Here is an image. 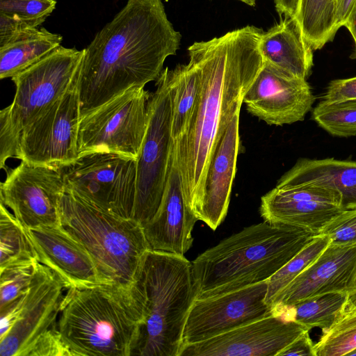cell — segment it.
Masks as SVG:
<instances>
[{"mask_svg": "<svg viewBox=\"0 0 356 356\" xmlns=\"http://www.w3.org/2000/svg\"><path fill=\"white\" fill-rule=\"evenodd\" d=\"M36 29L26 22L0 13V47Z\"/></svg>", "mask_w": 356, "mask_h": 356, "instance_id": "8d00e7d4", "label": "cell"}, {"mask_svg": "<svg viewBox=\"0 0 356 356\" xmlns=\"http://www.w3.org/2000/svg\"><path fill=\"white\" fill-rule=\"evenodd\" d=\"M172 92V136L178 140L187 129L200 88V74L190 62L170 70Z\"/></svg>", "mask_w": 356, "mask_h": 356, "instance_id": "484cf974", "label": "cell"}, {"mask_svg": "<svg viewBox=\"0 0 356 356\" xmlns=\"http://www.w3.org/2000/svg\"><path fill=\"white\" fill-rule=\"evenodd\" d=\"M343 210L341 195L332 189L280 181L261 197L259 207L264 222L302 228L315 235Z\"/></svg>", "mask_w": 356, "mask_h": 356, "instance_id": "9a60e30c", "label": "cell"}, {"mask_svg": "<svg viewBox=\"0 0 356 356\" xmlns=\"http://www.w3.org/2000/svg\"><path fill=\"white\" fill-rule=\"evenodd\" d=\"M38 261L27 229L0 203V269Z\"/></svg>", "mask_w": 356, "mask_h": 356, "instance_id": "83f0119b", "label": "cell"}, {"mask_svg": "<svg viewBox=\"0 0 356 356\" xmlns=\"http://www.w3.org/2000/svg\"><path fill=\"white\" fill-rule=\"evenodd\" d=\"M356 349V309L347 304L314 344L315 356H342Z\"/></svg>", "mask_w": 356, "mask_h": 356, "instance_id": "f1b7e54d", "label": "cell"}, {"mask_svg": "<svg viewBox=\"0 0 356 356\" xmlns=\"http://www.w3.org/2000/svg\"><path fill=\"white\" fill-rule=\"evenodd\" d=\"M62 35L36 29L0 47V78H13L61 46Z\"/></svg>", "mask_w": 356, "mask_h": 356, "instance_id": "cb8c5ba5", "label": "cell"}, {"mask_svg": "<svg viewBox=\"0 0 356 356\" xmlns=\"http://www.w3.org/2000/svg\"><path fill=\"white\" fill-rule=\"evenodd\" d=\"M197 220L185 201L180 175L172 157L160 208L143 227L151 250L184 256L193 245L192 232Z\"/></svg>", "mask_w": 356, "mask_h": 356, "instance_id": "ffe728a7", "label": "cell"}, {"mask_svg": "<svg viewBox=\"0 0 356 356\" xmlns=\"http://www.w3.org/2000/svg\"><path fill=\"white\" fill-rule=\"evenodd\" d=\"M339 0H299L295 20L304 40L313 50L321 49L337 31Z\"/></svg>", "mask_w": 356, "mask_h": 356, "instance_id": "d4e9b609", "label": "cell"}, {"mask_svg": "<svg viewBox=\"0 0 356 356\" xmlns=\"http://www.w3.org/2000/svg\"><path fill=\"white\" fill-rule=\"evenodd\" d=\"M347 305L354 309H356V290L349 294Z\"/></svg>", "mask_w": 356, "mask_h": 356, "instance_id": "b9f144b4", "label": "cell"}, {"mask_svg": "<svg viewBox=\"0 0 356 356\" xmlns=\"http://www.w3.org/2000/svg\"><path fill=\"white\" fill-rule=\"evenodd\" d=\"M307 330L273 314L207 340L184 345L179 356H277Z\"/></svg>", "mask_w": 356, "mask_h": 356, "instance_id": "2e32d148", "label": "cell"}, {"mask_svg": "<svg viewBox=\"0 0 356 356\" xmlns=\"http://www.w3.org/2000/svg\"><path fill=\"white\" fill-rule=\"evenodd\" d=\"M349 293H328L301 300L273 314H280L309 330L318 327L327 330L346 307Z\"/></svg>", "mask_w": 356, "mask_h": 356, "instance_id": "4316f807", "label": "cell"}, {"mask_svg": "<svg viewBox=\"0 0 356 356\" xmlns=\"http://www.w3.org/2000/svg\"><path fill=\"white\" fill-rule=\"evenodd\" d=\"M152 93L133 87L79 120V155L105 151L138 159L147 131Z\"/></svg>", "mask_w": 356, "mask_h": 356, "instance_id": "30bf717a", "label": "cell"}, {"mask_svg": "<svg viewBox=\"0 0 356 356\" xmlns=\"http://www.w3.org/2000/svg\"><path fill=\"white\" fill-rule=\"evenodd\" d=\"M343 26L348 29L353 38L355 45V54L353 55V58H356V4L355 5L346 22L344 23Z\"/></svg>", "mask_w": 356, "mask_h": 356, "instance_id": "60d3db41", "label": "cell"}, {"mask_svg": "<svg viewBox=\"0 0 356 356\" xmlns=\"http://www.w3.org/2000/svg\"><path fill=\"white\" fill-rule=\"evenodd\" d=\"M181 40L162 0H127L84 49L77 81L80 118L131 88L156 81Z\"/></svg>", "mask_w": 356, "mask_h": 356, "instance_id": "7a4b0ae2", "label": "cell"}, {"mask_svg": "<svg viewBox=\"0 0 356 356\" xmlns=\"http://www.w3.org/2000/svg\"><path fill=\"white\" fill-rule=\"evenodd\" d=\"M330 243L327 236H315L312 241L268 280L266 302L272 307L279 293L312 264Z\"/></svg>", "mask_w": 356, "mask_h": 356, "instance_id": "f546056e", "label": "cell"}, {"mask_svg": "<svg viewBox=\"0 0 356 356\" xmlns=\"http://www.w3.org/2000/svg\"><path fill=\"white\" fill-rule=\"evenodd\" d=\"M356 0H339L337 11V27L339 29L352 12Z\"/></svg>", "mask_w": 356, "mask_h": 356, "instance_id": "ab89813d", "label": "cell"}, {"mask_svg": "<svg viewBox=\"0 0 356 356\" xmlns=\"http://www.w3.org/2000/svg\"><path fill=\"white\" fill-rule=\"evenodd\" d=\"M143 313L137 280L131 286L104 284L69 289L57 327L72 356H130Z\"/></svg>", "mask_w": 356, "mask_h": 356, "instance_id": "277c9868", "label": "cell"}, {"mask_svg": "<svg viewBox=\"0 0 356 356\" xmlns=\"http://www.w3.org/2000/svg\"><path fill=\"white\" fill-rule=\"evenodd\" d=\"M77 81L22 130L15 158L56 169L77 159L80 120Z\"/></svg>", "mask_w": 356, "mask_h": 356, "instance_id": "8fae6325", "label": "cell"}, {"mask_svg": "<svg viewBox=\"0 0 356 356\" xmlns=\"http://www.w3.org/2000/svg\"><path fill=\"white\" fill-rule=\"evenodd\" d=\"M27 356H72V355L63 342L56 325L38 339Z\"/></svg>", "mask_w": 356, "mask_h": 356, "instance_id": "e575fe53", "label": "cell"}, {"mask_svg": "<svg viewBox=\"0 0 356 356\" xmlns=\"http://www.w3.org/2000/svg\"><path fill=\"white\" fill-rule=\"evenodd\" d=\"M59 209L62 225L87 249L106 281L133 286L151 250L143 227L67 191Z\"/></svg>", "mask_w": 356, "mask_h": 356, "instance_id": "8992f818", "label": "cell"}, {"mask_svg": "<svg viewBox=\"0 0 356 356\" xmlns=\"http://www.w3.org/2000/svg\"><path fill=\"white\" fill-rule=\"evenodd\" d=\"M312 119L332 136H356V99L334 103L320 101L312 111Z\"/></svg>", "mask_w": 356, "mask_h": 356, "instance_id": "4dcf8cb0", "label": "cell"}, {"mask_svg": "<svg viewBox=\"0 0 356 356\" xmlns=\"http://www.w3.org/2000/svg\"><path fill=\"white\" fill-rule=\"evenodd\" d=\"M259 50L264 61L296 77L307 80L311 74L314 50L293 18L284 17L264 32Z\"/></svg>", "mask_w": 356, "mask_h": 356, "instance_id": "603a6c76", "label": "cell"}, {"mask_svg": "<svg viewBox=\"0 0 356 356\" xmlns=\"http://www.w3.org/2000/svg\"><path fill=\"white\" fill-rule=\"evenodd\" d=\"M353 99H356V76L330 81L321 101L334 103Z\"/></svg>", "mask_w": 356, "mask_h": 356, "instance_id": "d590c367", "label": "cell"}, {"mask_svg": "<svg viewBox=\"0 0 356 356\" xmlns=\"http://www.w3.org/2000/svg\"><path fill=\"white\" fill-rule=\"evenodd\" d=\"M262 29L246 26L188 48L200 78L198 98L185 133L173 140L185 201L195 216L217 143L264 65Z\"/></svg>", "mask_w": 356, "mask_h": 356, "instance_id": "6da1fadb", "label": "cell"}, {"mask_svg": "<svg viewBox=\"0 0 356 356\" xmlns=\"http://www.w3.org/2000/svg\"><path fill=\"white\" fill-rule=\"evenodd\" d=\"M239 113L228 124L211 156L202 200L195 214L212 230L227 216L239 149Z\"/></svg>", "mask_w": 356, "mask_h": 356, "instance_id": "44dd1931", "label": "cell"}, {"mask_svg": "<svg viewBox=\"0 0 356 356\" xmlns=\"http://www.w3.org/2000/svg\"><path fill=\"white\" fill-rule=\"evenodd\" d=\"M314 99L306 79L264 60L243 103L250 114L268 124L282 126L303 120Z\"/></svg>", "mask_w": 356, "mask_h": 356, "instance_id": "e0dca14e", "label": "cell"}, {"mask_svg": "<svg viewBox=\"0 0 356 356\" xmlns=\"http://www.w3.org/2000/svg\"><path fill=\"white\" fill-rule=\"evenodd\" d=\"M278 181L332 189L341 195L343 210L356 209V161L302 158Z\"/></svg>", "mask_w": 356, "mask_h": 356, "instance_id": "7402d4cb", "label": "cell"}, {"mask_svg": "<svg viewBox=\"0 0 356 356\" xmlns=\"http://www.w3.org/2000/svg\"><path fill=\"white\" fill-rule=\"evenodd\" d=\"M56 0H0V13L38 28L56 8Z\"/></svg>", "mask_w": 356, "mask_h": 356, "instance_id": "d6a6232c", "label": "cell"}, {"mask_svg": "<svg viewBox=\"0 0 356 356\" xmlns=\"http://www.w3.org/2000/svg\"><path fill=\"white\" fill-rule=\"evenodd\" d=\"M38 262L15 264L0 269V309L27 291Z\"/></svg>", "mask_w": 356, "mask_h": 356, "instance_id": "1f68e13d", "label": "cell"}, {"mask_svg": "<svg viewBox=\"0 0 356 356\" xmlns=\"http://www.w3.org/2000/svg\"><path fill=\"white\" fill-rule=\"evenodd\" d=\"M277 13L286 18L295 19L299 0H274Z\"/></svg>", "mask_w": 356, "mask_h": 356, "instance_id": "f35d334b", "label": "cell"}, {"mask_svg": "<svg viewBox=\"0 0 356 356\" xmlns=\"http://www.w3.org/2000/svg\"><path fill=\"white\" fill-rule=\"evenodd\" d=\"M315 236L302 228L264 221L245 227L191 262L196 299L269 280Z\"/></svg>", "mask_w": 356, "mask_h": 356, "instance_id": "3957f363", "label": "cell"}, {"mask_svg": "<svg viewBox=\"0 0 356 356\" xmlns=\"http://www.w3.org/2000/svg\"><path fill=\"white\" fill-rule=\"evenodd\" d=\"M137 282L144 313L131 355L179 356L185 323L197 298L191 262L184 256L150 250Z\"/></svg>", "mask_w": 356, "mask_h": 356, "instance_id": "5b68a950", "label": "cell"}, {"mask_svg": "<svg viewBox=\"0 0 356 356\" xmlns=\"http://www.w3.org/2000/svg\"><path fill=\"white\" fill-rule=\"evenodd\" d=\"M356 290V289H355Z\"/></svg>", "mask_w": 356, "mask_h": 356, "instance_id": "ee69618b", "label": "cell"}, {"mask_svg": "<svg viewBox=\"0 0 356 356\" xmlns=\"http://www.w3.org/2000/svg\"><path fill=\"white\" fill-rule=\"evenodd\" d=\"M58 170L65 191L106 211L132 218L136 159L110 152H90Z\"/></svg>", "mask_w": 356, "mask_h": 356, "instance_id": "9c48e42d", "label": "cell"}, {"mask_svg": "<svg viewBox=\"0 0 356 356\" xmlns=\"http://www.w3.org/2000/svg\"><path fill=\"white\" fill-rule=\"evenodd\" d=\"M349 356L356 355V349L348 354Z\"/></svg>", "mask_w": 356, "mask_h": 356, "instance_id": "7bdbcfd3", "label": "cell"}, {"mask_svg": "<svg viewBox=\"0 0 356 356\" xmlns=\"http://www.w3.org/2000/svg\"><path fill=\"white\" fill-rule=\"evenodd\" d=\"M152 93L147 131L137 159L132 219L144 227L161 204L172 164V92L169 68L163 70Z\"/></svg>", "mask_w": 356, "mask_h": 356, "instance_id": "ba28073f", "label": "cell"}, {"mask_svg": "<svg viewBox=\"0 0 356 356\" xmlns=\"http://www.w3.org/2000/svg\"><path fill=\"white\" fill-rule=\"evenodd\" d=\"M356 289V245L330 243L318 257L291 282L272 303L273 313L301 300L333 292Z\"/></svg>", "mask_w": 356, "mask_h": 356, "instance_id": "ac0fdd59", "label": "cell"}, {"mask_svg": "<svg viewBox=\"0 0 356 356\" xmlns=\"http://www.w3.org/2000/svg\"><path fill=\"white\" fill-rule=\"evenodd\" d=\"M268 280L222 295L195 299L182 334L183 346L203 341L269 316Z\"/></svg>", "mask_w": 356, "mask_h": 356, "instance_id": "4fadbf2b", "label": "cell"}, {"mask_svg": "<svg viewBox=\"0 0 356 356\" xmlns=\"http://www.w3.org/2000/svg\"><path fill=\"white\" fill-rule=\"evenodd\" d=\"M65 291L67 289L58 276L38 262L17 319L0 339V355L27 356L38 339L56 325Z\"/></svg>", "mask_w": 356, "mask_h": 356, "instance_id": "5bb4252c", "label": "cell"}, {"mask_svg": "<svg viewBox=\"0 0 356 356\" xmlns=\"http://www.w3.org/2000/svg\"><path fill=\"white\" fill-rule=\"evenodd\" d=\"M318 235L327 236L330 243L356 245V209L341 211L328 222Z\"/></svg>", "mask_w": 356, "mask_h": 356, "instance_id": "836d02e7", "label": "cell"}, {"mask_svg": "<svg viewBox=\"0 0 356 356\" xmlns=\"http://www.w3.org/2000/svg\"><path fill=\"white\" fill-rule=\"evenodd\" d=\"M65 184L58 169L21 161L6 171L1 202L28 229L62 225L59 201Z\"/></svg>", "mask_w": 356, "mask_h": 356, "instance_id": "7c38bea8", "label": "cell"}, {"mask_svg": "<svg viewBox=\"0 0 356 356\" xmlns=\"http://www.w3.org/2000/svg\"><path fill=\"white\" fill-rule=\"evenodd\" d=\"M27 229L38 261L50 268L69 289L108 283L84 245L62 225Z\"/></svg>", "mask_w": 356, "mask_h": 356, "instance_id": "d6986e66", "label": "cell"}, {"mask_svg": "<svg viewBox=\"0 0 356 356\" xmlns=\"http://www.w3.org/2000/svg\"><path fill=\"white\" fill-rule=\"evenodd\" d=\"M314 346L309 334V330H307L284 348L277 356H315Z\"/></svg>", "mask_w": 356, "mask_h": 356, "instance_id": "74e56055", "label": "cell"}, {"mask_svg": "<svg viewBox=\"0 0 356 356\" xmlns=\"http://www.w3.org/2000/svg\"><path fill=\"white\" fill-rule=\"evenodd\" d=\"M84 49L60 46L11 78L13 102L0 112V167L16 156L22 130L77 81Z\"/></svg>", "mask_w": 356, "mask_h": 356, "instance_id": "52a82bcc", "label": "cell"}]
</instances>
